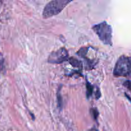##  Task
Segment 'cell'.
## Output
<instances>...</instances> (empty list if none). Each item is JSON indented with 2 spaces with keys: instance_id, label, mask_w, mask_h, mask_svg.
Returning a JSON list of instances; mask_svg holds the SVG:
<instances>
[{
  "instance_id": "30bf717a",
  "label": "cell",
  "mask_w": 131,
  "mask_h": 131,
  "mask_svg": "<svg viewBox=\"0 0 131 131\" xmlns=\"http://www.w3.org/2000/svg\"><path fill=\"white\" fill-rule=\"evenodd\" d=\"M3 67V58L0 54V69H2Z\"/></svg>"
},
{
  "instance_id": "9c48e42d",
  "label": "cell",
  "mask_w": 131,
  "mask_h": 131,
  "mask_svg": "<svg viewBox=\"0 0 131 131\" xmlns=\"http://www.w3.org/2000/svg\"><path fill=\"white\" fill-rule=\"evenodd\" d=\"M124 85L125 88H127L130 92H131V81H126L124 82Z\"/></svg>"
},
{
  "instance_id": "52a82bcc",
  "label": "cell",
  "mask_w": 131,
  "mask_h": 131,
  "mask_svg": "<svg viewBox=\"0 0 131 131\" xmlns=\"http://www.w3.org/2000/svg\"><path fill=\"white\" fill-rule=\"evenodd\" d=\"M91 113L92 114V116H93V118H94L95 120H97V118H98V116H99L98 110L95 108L91 109Z\"/></svg>"
},
{
  "instance_id": "8992f818",
  "label": "cell",
  "mask_w": 131,
  "mask_h": 131,
  "mask_svg": "<svg viewBox=\"0 0 131 131\" xmlns=\"http://www.w3.org/2000/svg\"><path fill=\"white\" fill-rule=\"evenodd\" d=\"M69 61H70V63L74 67H81V63L79 60H76L74 58H71L69 60Z\"/></svg>"
},
{
  "instance_id": "3957f363",
  "label": "cell",
  "mask_w": 131,
  "mask_h": 131,
  "mask_svg": "<svg viewBox=\"0 0 131 131\" xmlns=\"http://www.w3.org/2000/svg\"><path fill=\"white\" fill-rule=\"evenodd\" d=\"M71 1L67 0H54L50 1L46 5L43 11V17L44 19L51 17L56 15L62 11L63 9Z\"/></svg>"
},
{
  "instance_id": "7a4b0ae2",
  "label": "cell",
  "mask_w": 131,
  "mask_h": 131,
  "mask_svg": "<svg viewBox=\"0 0 131 131\" xmlns=\"http://www.w3.org/2000/svg\"><path fill=\"white\" fill-rule=\"evenodd\" d=\"M131 74V57L121 56L115 64L113 75L116 77H127Z\"/></svg>"
},
{
  "instance_id": "8fae6325",
  "label": "cell",
  "mask_w": 131,
  "mask_h": 131,
  "mask_svg": "<svg viewBox=\"0 0 131 131\" xmlns=\"http://www.w3.org/2000/svg\"><path fill=\"white\" fill-rule=\"evenodd\" d=\"M89 131H99V130H97V129H95V128H92V129H91Z\"/></svg>"
},
{
  "instance_id": "ba28073f",
  "label": "cell",
  "mask_w": 131,
  "mask_h": 131,
  "mask_svg": "<svg viewBox=\"0 0 131 131\" xmlns=\"http://www.w3.org/2000/svg\"><path fill=\"white\" fill-rule=\"evenodd\" d=\"M57 99H58V106L59 108L60 107H62V99H61V96L60 95V92H58V94H57Z\"/></svg>"
},
{
  "instance_id": "7c38bea8",
  "label": "cell",
  "mask_w": 131,
  "mask_h": 131,
  "mask_svg": "<svg viewBox=\"0 0 131 131\" xmlns=\"http://www.w3.org/2000/svg\"><path fill=\"white\" fill-rule=\"evenodd\" d=\"M125 96H126L127 98L129 100V101H130V102H131V98H130V97H129V95H127V94H125Z\"/></svg>"
},
{
  "instance_id": "277c9868",
  "label": "cell",
  "mask_w": 131,
  "mask_h": 131,
  "mask_svg": "<svg viewBox=\"0 0 131 131\" xmlns=\"http://www.w3.org/2000/svg\"><path fill=\"white\" fill-rule=\"evenodd\" d=\"M69 58V53L66 49L61 48L58 50L52 52L49 55L48 62L51 63H61Z\"/></svg>"
},
{
  "instance_id": "5b68a950",
  "label": "cell",
  "mask_w": 131,
  "mask_h": 131,
  "mask_svg": "<svg viewBox=\"0 0 131 131\" xmlns=\"http://www.w3.org/2000/svg\"><path fill=\"white\" fill-rule=\"evenodd\" d=\"M86 97L87 98L89 99L94 92V87L89 83L87 79L86 83Z\"/></svg>"
},
{
  "instance_id": "6da1fadb",
  "label": "cell",
  "mask_w": 131,
  "mask_h": 131,
  "mask_svg": "<svg viewBox=\"0 0 131 131\" xmlns=\"http://www.w3.org/2000/svg\"><path fill=\"white\" fill-rule=\"evenodd\" d=\"M92 29L97 35L99 38L105 45L112 46V28L106 22H102L95 24L92 27Z\"/></svg>"
}]
</instances>
